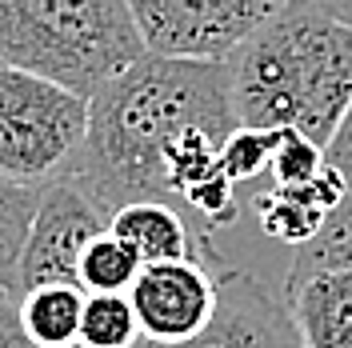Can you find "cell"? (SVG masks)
<instances>
[{
  "instance_id": "obj_1",
  "label": "cell",
  "mask_w": 352,
  "mask_h": 348,
  "mask_svg": "<svg viewBox=\"0 0 352 348\" xmlns=\"http://www.w3.org/2000/svg\"><path fill=\"white\" fill-rule=\"evenodd\" d=\"M197 124L241 129L232 65L148 52L88 100V136L68 176L109 220L136 200H168L164 160Z\"/></svg>"
},
{
  "instance_id": "obj_2",
  "label": "cell",
  "mask_w": 352,
  "mask_h": 348,
  "mask_svg": "<svg viewBox=\"0 0 352 348\" xmlns=\"http://www.w3.org/2000/svg\"><path fill=\"white\" fill-rule=\"evenodd\" d=\"M228 65L244 129H292L329 149L352 109V21L320 0L288 4Z\"/></svg>"
},
{
  "instance_id": "obj_3",
  "label": "cell",
  "mask_w": 352,
  "mask_h": 348,
  "mask_svg": "<svg viewBox=\"0 0 352 348\" xmlns=\"http://www.w3.org/2000/svg\"><path fill=\"white\" fill-rule=\"evenodd\" d=\"M144 56L129 0H0V61L85 100Z\"/></svg>"
},
{
  "instance_id": "obj_4",
  "label": "cell",
  "mask_w": 352,
  "mask_h": 348,
  "mask_svg": "<svg viewBox=\"0 0 352 348\" xmlns=\"http://www.w3.org/2000/svg\"><path fill=\"white\" fill-rule=\"evenodd\" d=\"M88 136V100L0 61V176L36 188L72 173Z\"/></svg>"
},
{
  "instance_id": "obj_5",
  "label": "cell",
  "mask_w": 352,
  "mask_h": 348,
  "mask_svg": "<svg viewBox=\"0 0 352 348\" xmlns=\"http://www.w3.org/2000/svg\"><path fill=\"white\" fill-rule=\"evenodd\" d=\"M292 0H129L136 28L156 56L232 61Z\"/></svg>"
},
{
  "instance_id": "obj_6",
  "label": "cell",
  "mask_w": 352,
  "mask_h": 348,
  "mask_svg": "<svg viewBox=\"0 0 352 348\" xmlns=\"http://www.w3.org/2000/svg\"><path fill=\"white\" fill-rule=\"evenodd\" d=\"M100 232H109V213L72 176L44 184L24 237L16 296L41 284H80V257Z\"/></svg>"
},
{
  "instance_id": "obj_7",
  "label": "cell",
  "mask_w": 352,
  "mask_h": 348,
  "mask_svg": "<svg viewBox=\"0 0 352 348\" xmlns=\"http://www.w3.org/2000/svg\"><path fill=\"white\" fill-rule=\"evenodd\" d=\"M140 348H305L300 332L288 316L285 296H276L268 284L248 268H224L217 281V312L197 336L180 345H153Z\"/></svg>"
},
{
  "instance_id": "obj_8",
  "label": "cell",
  "mask_w": 352,
  "mask_h": 348,
  "mask_svg": "<svg viewBox=\"0 0 352 348\" xmlns=\"http://www.w3.org/2000/svg\"><path fill=\"white\" fill-rule=\"evenodd\" d=\"M217 281L220 272L204 261L144 264L129 292L144 340L180 345L197 336L217 312Z\"/></svg>"
},
{
  "instance_id": "obj_9",
  "label": "cell",
  "mask_w": 352,
  "mask_h": 348,
  "mask_svg": "<svg viewBox=\"0 0 352 348\" xmlns=\"http://www.w3.org/2000/svg\"><path fill=\"white\" fill-rule=\"evenodd\" d=\"M285 305L305 348H352V268L292 257Z\"/></svg>"
},
{
  "instance_id": "obj_10",
  "label": "cell",
  "mask_w": 352,
  "mask_h": 348,
  "mask_svg": "<svg viewBox=\"0 0 352 348\" xmlns=\"http://www.w3.org/2000/svg\"><path fill=\"white\" fill-rule=\"evenodd\" d=\"M352 200L344 176L324 164V173H316L305 184H272L261 193L256 204V224L268 240L288 244V248H305L329 228V220Z\"/></svg>"
},
{
  "instance_id": "obj_11",
  "label": "cell",
  "mask_w": 352,
  "mask_h": 348,
  "mask_svg": "<svg viewBox=\"0 0 352 348\" xmlns=\"http://www.w3.org/2000/svg\"><path fill=\"white\" fill-rule=\"evenodd\" d=\"M109 228L140 257V264H168V261H204L208 268L224 272L228 264L208 237H197V228L184 213L168 200H136L124 204Z\"/></svg>"
},
{
  "instance_id": "obj_12",
  "label": "cell",
  "mask_w": 352,
  "mask_h": 348,
  "mask_svg": "<svg viewBox=\"0 0 352 348\" xmlns=\"http://www.w3.org/2000/svg\"><path fill=\"white\" fill-rule=\"evenodd\" d=\"M88 292L80 284H41L16 296L21 328L32 348H80Z\"/></svg>"
},
{
  "instance_id": "obj_13",
  "label": "cell",
  "mask_w": 352,
  "mask_h": 348,
  "mask_svg": "<svg viewBox=\"0 0 352 348\" xmlns=\"http://www.w3.org/2000/svg\"><path fill=\"white\" fill-rule=\"evenodd\" d=\"M144 332L129 292H96L85 301L80 348H140Z\"/></svg>"
},
{
  "instance_id": "obj_14",
  "label": "cell",
  "mask_w": 352,
  "mask_h": 348,
  "mask_svg": "<svg viewBox=\"0 0 352 348\" xmlns=\"http://www.w3.org/2000/svg\"><path fill=\"white\" fill-rule=\"evenodd\" d=\"M140 268H144L140 257L109 228V232H100L92 240L85 248V257H80V288L88 296H96V292H132Z\"/></svg>"
},
{
  "instance_id": "obj_15",
  "label": "cell",
  "mask_w": 352,
  "mask_h": 348,
  "mask_svg": "<svg viewBox=\"0 0 352 348\" xmlns=\"http://www.w3.org/2000/svg\"><path fill=\"white\" fill-rule=\"evenodd\" d=\"M36 188H21L12 180L0 176V288L16 292V268H21L24 237L36 213Z\"/></svg>"
},
{
  "instance_id": "obj_16",
  "label": "cell",
  "mask_w": 352,
  "mask_h": 348,
  "mask_svg": "<svg viewBox=\"0 0 352 348\" xmlns=\"http://www.w3.org/2000/svg\"><path fill=\"white\" fill-rule=\"evenodd\" d=\"M324 149L312 144L305 132H276V149H272V164H268V176L272 184H305L316 173H324Z\"/></svg>"
},
{
  "instance_id": "obj_17",
  "label": "cell",
  "mask_w": 352,
  "mask_h": 348,
  "mask_svg": "<svg viewBox=\"0 0 352 348\" xmlns=\"http://www.w3.org/2000/svg\"><path fill=\"white\" fill-rule=\"evenodd\" d=\"M272 149H276V132L264 129H236L224 144V173L232 184H252L256 176L268 173L272 164Z\"/></svg>"
},
{
  "instance_id": "obj_18",
  "label": "cell",
  "mask_w": 352,
  "mask_h": 348,
  "mask_svg": "<svg viewBox=\"0 0 352 348\" xmlns=\"http://www.w3.org/2000/svg\"><path fill=\"white\" fill-rule=\"evenodd\" d=\"M0 348H32V340L21 328L16 292H8V288H0Z\"/></svg>"
},
{
  "instance_id": "obj_19",
  "label": "cell",
  "mask_w": 352,
  "mask_h": 348,
  "mask_svg": "<svg viewBox=\"0 0 352 348\" xmlns=\"http://www.w3.org/2000/svg\"><path fill=\"white\" fill-rule=\"evenodd\" d=\"M324 160H329V168H336V173L344 176V184H349V193H352V109H349V116L340 120L336 136L329 140Z\"/></svg>"
},
{
  "instance_id": "obj_20",
  "label": "cell",
  "mask_w": 352,
  "mask_h": 348,
  "mask_svg": "<svg viewBox=\"0 0 352 348\" xmlns=\"http://www.w3.org/2000/svg\"><path fill=\"white\" fill-rule=\"evenodd\" d=\"M324 8H332V12H340L344 21H352V0H320Z\"/></svg>"
},
{
  "instance_id": "obj_21",
  "label": "cell",
  "mask_w": 352,
  "mask_h": 348,
  "mask_svg": "<svg viewBox=\"0 0 352 348\" xmlns=\"http://www.w3.org/2000/svg\"><path fill=\"white\" fill-rule=\"evenodd\" d=\"M292 4H316V0H292Z\"/></svg>"
}]
</instances>
